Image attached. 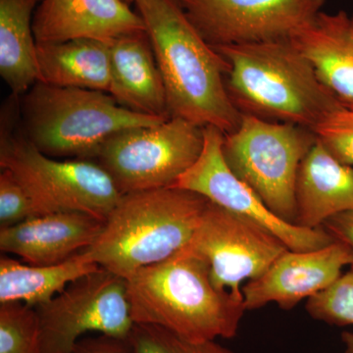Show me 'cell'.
I'll return each mask as SVG.
<instances>
[{"label":"cell","mask_w":353,"mask_h":353,"mask_svg":"<svg viewBox=\"0 0 353 353\" xmlns=\"http://www.w3.org/2000/svg\"><path fill=\"white\" fill-rule=\"evenodd\" d=\"M166 90L170 118L224 134L240 127L243 114L226 88L229 65L188 19L176 0H137Z\"/></svg>","instance_id":"1"},{"label":"cell","mask_w":353,"mask_h":353,"mask_svg":"<svg viewBox=\"0 0 353 353\" xmlns=\"http://www.w3.org/2000/svg\"><path fill=\"white\" fill-rule=\"evenodd\" d=\"M317 139L307 128L243 115L240 127L224 134L222 153L274 214L296 224L297 176Z\"/></svg>","instance_id":"7"},{"label":"cell","mask_w":353,"mask_h":353,"mask_svg":"<svg viewBox=\"0 0 353 353\" xmlns=\"http://www.w3.org/2000/svg\"><path fill=\"white\" fill-rule=\"evenodd\" d=\"M350 18H352V26H353V14H352V16H350Z\"/></svg>","instance_id":"31"},{"label":"cell","mask_w":353,"mask_h":353,"mask_svg":"<svg viewBox=\"0 0 353 353\" xmlns=\"http://www.w3.org/2000/svg\"><path fill=\"white\" fill-rule=\"evenodd\" d=\"M322 228L333 236L334 241L347 245L353 257V211H347L330 218Z\"/></svg>","instance_id":"28"},{"label":"cell","mask_w":353,"mask_h":353,"mask_svg":"<svg viewBox=\"0 0 353 353\" xmlns=\"http://www.w3.org/2000/svg\"><path fill=\"white\" fill-rule=\"evenodd\" d=\"M214 48L229 65L227 92L243 115L313 130L343 105L290 39Z\"/></svg>","instance_id":"2"},{"label":"cell","mask_w":353,"mask_h":353,"mask_svg":"<svg viewBox=\"0 0 353 353\" xmlns=\"http://www.w3.org/2000/svg\"><path fill=\"white\" fill-rule=\"evenodd\" d=\"M70 353H134V350L128 339L99 334L81 339Z\"/></svg>","instance_id":"27"},{"label":"cell","mask_w":353,"mask_h":353,"mask_svg":"<svg viewBox=\"0 0 353 353\" xmlns=\"http://www.w3.org/2000/svg\"><path fill=\"white\" fill-rule=\"evenodd\" d=\"M134 353H234L216 341H192L157 325L134 323L129 338Z\"/></svg>","instance_id":"23"},{"label":"cell","mask_w":353,"mask_h":353,"mask_svg":"<svg viewBox=\"0 0 353 353\" xmlns=\"http://www.w3.org/2000/svg\"><path fill=\"white\" fill-rule=\"evenodd\" d=\"M213 48L289 39L326 0H176Z\"/></svg>","instance_id":"11"},{"label":"cell","mask_w":353,"mask_h":353,"mask_svg":"<svg viewBox=\"0 0 353 353\" xmlns=\"http://www.w3.org/2000/svg\"><path fill=\"white\" fill-rule=\"evenodd\" d=\"M208 203L206 197L176 187L123 194L83 252L99 267L129 279L182 250Z\"/></svg>","instance_id":"4"},{"label":"cell","mask_w":353,"mask_h":353,"mask_svg":"<svg viewBox=\"0 0 353 353\" xmlns=\"http://www.w3.org/2000/svg\"><path fill=\"white\" fill-rule=\"evenodd\" d=\"M223 141L224 134L219 129L204 127L201 157L173 187L196 192L226 210L257 223L278 236L292 252H312L336 241L324 228L307 229L274 214L228 167L222 153Z\"/></svg>","instance_id":"12"},{"label":"cell","mask_w":353,"mask_h":353,"mask_svg":"<svg viewBox=\"0 0 353 353\" xmlns=\"http://www.w3.org/2000/svg\"><path fill=\"white\" fill-rule=\"evenodd\" d=\"M32 30L37 43L78 39L110 41L146 31L143 18L124 0H41Z\"/></svg>","instance_id":"14"},{"label":"cell","mask_w":353,"mask_h":353,"mask_svg":"<svg viewBox=\"0 0 353 353\" xmlns=\"http://www.w3.org/2000/svg\"><path fill=\"white\" fill-rule=\"evenodd\" d=\"M185 250L210 268L218 289L243 296L245 280H255L289 248L257 223L209 201Z\"/></svg>","instance_id":"10"},{"label":"cell","mask_w":353,"mask_h":353,"mask_svg":"<svg viewBox=\"0 0 353 353\" xmlns=\"http://www.w3.org/2000/svg\"><path fill=\"white\" fill-rule=\"evenodd\" d=\"M110 41L78 39L37 43L38 82L61 88L110 92Z\"/></svg>","instance_id":"19"},{"label":"cell","mask_w":353,"mask_h":353,"mask_svg":"<svg viewBox=\"0 0 353 353\" xmlns=\"http://www.w3.org/2000/svg\"><path fill=\"white\" fill-rule=\"evenodd\" d=\"M124 1L129 4V6H131L132 3H136L137 0H124Z\"/></svg>","instance_id":"30"},{"label":"cell","mask_w":353,"mask_h":353,"mask_svg":"<svg viewBox=\"0 0 353 353\" xmlns=\"http://www.w3.org/2000/svg\"><path fill=\"white\" fill-rule=\"evenodd\" d=\"M109 94L134 112L169 119L166 90L148 32L123 34L110 41Z\"/></svg>","instance_id":"16"},{"label":"cell","mask_w":353,"mask_h":353,"mask_svg":"<svg viewBox=\"0 0 353 353\" xmlns=\"http://www.w3.org/2000/svg\"><path fill=\"white\" fill-rule=\"evenodd\" d=\"M34 309L43 353H70L87 333L128 339L134 325L127 279L102 267Z\"/></svg>","instance_id":"9"},{"label":"cell","mask_w":353,"mask_h":353,"mask_svg":"<svg viewBox=\"0 0 353 353\" xmlns=\"http://www.w3.org/2000/svg\"><path fill=\"white\" fill-rule=\"evenodd\" d=\"M312 132L336 159L353 166V106L330 113Z\"/></svg>","instance_id":"25"},{"label":"cell","mask_w":353,"mask_h":353,"mask_svg":"<svg viewBox=\"0 0 353 353\" xmlns=\"http://www.w3.org/2000/svg\"><path fill=\"white\" fill-rule=\"evenodd\" d=\"M104 222L82 212L34 216L14 226L0 228V250L30 265L61 263L90 248L103 230Z\"/></svg>","instance_id":"15"},{"label":"cell","mask_w":353,"mask_h":353,"mask_svg":"<svg viewBox=\"0 0 353 353\" xmlns=\"http://www.w3.org/2000/svg\"><path fill=\"white\" fill-rule=\"evenodd\" d=\"M0 353H43L36 309L25 303H0Z\"/></svg>","instance_id":"22"},{"label":"cell","mask_w":353,"mask_h":353,"mask_svg":"<svg viewBox=\"0 0 353 353\" xmlns=\"http://www.w3.org/2000/svg\"><path fill=\"white\" fill-rule=\"evenodd\" d=\"M41 0H0V75L13 97L38 82L37 41L32 30Z\"/></svg>","instance_id":"21"},{"label":"cell","mask_w":353,"mask_h":353,"mask_svg":"<svg viewBox=\"0 0 353 353\" xmlns=\"http://www.w3.org/2000/svg\"><path fill=\"white\" fill-rule=\"evenodd\" d=\"M327 289L308 299L306 311L317 321L333 326H353V266Z\"/></svg>","instance_id":"24"},{"label":"cell","mask_w":353,"mask_h":353,"mask_svg":"<svg viewBox=\"0 0 353 353\" xmlns=\"http://www.w3.org/2000/svg\"><path fill=\"white\" fill-rule=\"evenodd\" d=\"M347 211H353V166L336 159L317 139L297 176L296 224L319 229Z\"/></svg>","instance_id":"18"},{"label":"cell","mask_w":353,"mask_h":353,"mask_svg":"<svg viewBox=\"0 0 353 353\" xmlns=\"http://www.w3.org/2000/svg\"><path fill=\"white\" fill-rule=\"evenodd\" d=\"M347 265H353L352 252L340 241L312 252L288 250L261 277L241 288L246 311L271 303L290 310L333 284Z\"/></svg>","instance_id":"13"},{"label":"cell","mask_w":353,"mask_h":353,"mask_svg":"<svg viewBox=\"0 0 353 353\" xmlns=\"http://www.w3.org/2000/svg\"><path fill=\"white\" fill-rule=\"evenodd\" d=\"M127 280L134 323L157 325L189 341L234 338L246 311L243 296L218 289L208 264L185 248Z\"/></svg>","instance_id":"3"},{"label":"cell","mask_w":353,"mask_h":353,"mask_svg":"<svg viewBox=\"0 0 353 353\" xmlns=\"http://www.w3.org/2000/svg\"><path fill=\"white\" fill-rule=\"evenodd\" d=\"M0 167L19 181L31 199L34 216L82 212L105 221L123 196L108 172L94 161L48 157L22 132L14 134L4 124Z\"/></svg>","instance_id":"6"},{"label":"cell","mask_w":353,"mask_h":353,"mask_svg":"<svg viewBox=\"0 0 353 353\" xmlns=\"http://www.w3.org/2000/svg\"><path fill=\"white\" fill-rule=\"evenodd\" d=\"M290 41L312 64L318 78L345 106H353V26L345 11L317 16Z\"/></svg>","instance_id":"17"},{"label":"cell","mask_w":353,"mask_h":353,"mask_svg":"<svg viewBox=\"0 0 353 353\" xmlns=\"http://www.w3.org/2000/svg\"><path fill=\"white\" fill-rule=\"evenodd\" d=\"M34 208L27 192L6 169L0 173V228H8L34 217Z\"/></svg>","instance_id":"26"},{"label":"cell","mask_w":353,"mask_h":353,"mask_svg":"<svg viewBox=\"0 0 353 353\" xmlns=\"http://www.w3.org/2000/svg\"><path fill=\"white\" fill-rule=\"evenodd\" d=\"M204 127L182 118L116 132L92 161L112 178L121 194L173 187L201 157Z\"/></svg>","instance_id":"8"},{"label":"cell","mask_w":353,"mask_h":353,"mask_svg":"<svg viewBox=\"0 0 353 353\" xmlns=\"http://www.w3.org/2000/svg\"><path fill=\"white\" fill-rule=\"evenodd\" d=\"M99 268L85 252L46 266L0 259V303H21L36 307L48 303L79 278Z\"/></svg>","instance_id":"20"},{"label":"cell","mask_w":353,"mask_h":353,"mask_svg":"<svg viewBox=\"0 0 353 353\" xmlns=\"http://www.w3.org/2000/svg\"><path fill=\"white\" fill-rule=\"evenodd\" d=\"M22 101L23 134L39 152L57 159L92 160L116 132L167 120L125 108L108 92L39 82Z\"/></svg>","instance_id":"5"},{"label":"cell","mask_w":353,"mask_h":353,"mask_svg":"<svg viewBox=\"0 0 353 353\" xmlns=\"http://www.w3.org/2000/svg\"><path fill=\"white\" fill-rule=\"evenodd\" d=\"M341 341L345 345V353H353V333L352 332H343L341 334Z\"/></svg>","instance_id":"29"}]
</instances>
